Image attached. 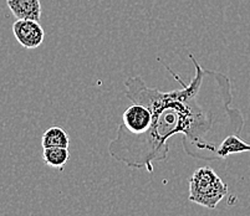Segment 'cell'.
Instances as JSON below:
<instances>
[{
	"label": "cell",
	"instance_id": "1",
	"mask_svg": "<svg viewBox=\"0 0 250 216\" xmlns=\"http://www.w3.org/2000/svg\"><path fill=\"white\" fill-rule=\"evenodd\" d=\"M189 59L195 74L188 83L165 65L181 83L177 90L165 92L149 87L141 76L125 81L126 97L151 111L152 123L141 134L117 128L116 137L108 144V153L115 160L153 173V161L167 159L168 140L176 134L183 136L184 151L192 158L219 160L217 153L224 138L242 132L244 117L238 108L230 107L233 93L229 77L202 67L193 54Z\"/></svg>",
	"mask_w": 250,
	"mask_h": 216
},
{
	"label": "cell",
	"instance_id": "7",
	"mask_svg": "<svg viewBox=\"0 0 250 216\" xmlns=\"http://www.w3.org/2000/svg\"><path fill=\"white\" fill-rule=\"evenodd\" d=\"M42 148H69L70 138L67 136L66 131L61 127H50L45 131L42 138Z\"/></svg>",
	"mask_w": 250,
	"mask_h": 216
},
{
	"label": "cell",
	"instance_id": "4",
	"mask_svg": "<svg viewBox=\"0 0 250 216\" xmlns=\"http://www.w3.org/2000/svg\"><path fill=\"white\" fill-rule=\"evenodd\" d=\"M152 112L146 106L133 103L122 115V123L118 128L133 134L145 133L151 127Z\"/></svg>",
	"mask_w": 250,
	"mask_h": 216
},
{
	"label": "cell",
	"instance_id": "2",
	"mask_svg": "<svg viewBox=\"0 0 250 216\" xmlns=\"http://www.w3.org/2000/svg\"><path fill=\"white\" fill-rule=\"evenodd\" d=\"M229 189L219 175L209 167L199 168L189 179L188 199L207 209H215L228 195Z\"/></svg>",
	"mask_w": 250,
	"mask_h": 216
},
{
	"label": "cell",
	"instance_id": "6",
	"mask_svg": "<svg viewBox=\"0 0 250 216\" xmlns=\"http://www.w3.org/2000/svg\"><path fill=\"white\" fill-rule=\"evenodd\" d=\"M244 152H250V143L242 140L236 134H230L224 138L217 154L218 159H226L231 154L244 153Z\"/></svg>",
	"mask_w": 250,
	"mask_h": 216
},
{
	"label": "cell",
	"instance_id": "3",
	"mask_svg": "<svg viewBox=\"0 0 250 216\" xmlns=\"http://www.w3.org/2000/svg\"><path fill=\"white\" fill-rule=\"evenodd\" d=\"M13 34L17 41L29 50L42 46L45 39L44 29L35 20H17L13 24Z\"/></svg>",
	"mask_w": 250,
	"mask_h": 216
},
{
	"label": "cell",
	"instance_id": "8",
	"mask_svg": "<svg viewBox=\"0 0 250 216\" xmlns=\"http://www.w3.org/2000/svg\"><path fill=\"white\" fill-rule=\"evenodd\" d=\"M69 157V148H44V152H42V158L46 165L51 168H58L60 170H62L63 167L66 165Z\"/></svg>",
	"mask_w": 250,
	"mask_h": 216
},
{
	"label": "cell",
	"instance_id": "5",
	"mask_svg": "<svg viewBox=\"0 0 250 216\" xmlns=\"http://www.w3.org/2000/svg\"><path fill=\"white\" fill-rule=\"evenodd\" d=\"M6 5L17 20L42 19V3L40 0H6Z\"/></svg>",
	"mask_w": 250,
	"mask_h": 216
}]
</instances>
